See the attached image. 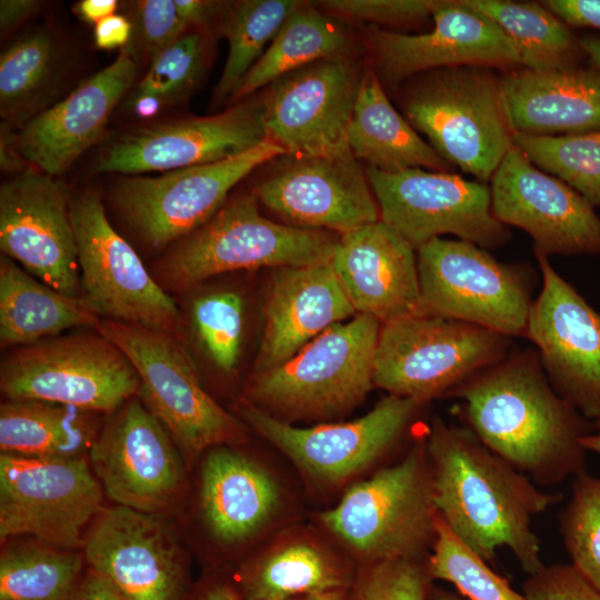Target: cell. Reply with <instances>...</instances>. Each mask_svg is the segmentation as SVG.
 <instances>
[{
	"label": "cell",
	"mask_w": 600,
	"mask_h": 600,
	"mask_svg": "<svg viewBox=\"0 0 600 600\" xmlns=\"http://www.w3.org/2000/svg\"><path fill=\"white\" fill-rule=\"evenodd\" d=\"M438 517L471 551L494 566L506 547L529 576L544 564L532 520L561 500L488 449L467 427L432 422L426 437Z\"/></svg>",
	"instance_id": "cell-1"
},
{
	"label": "cell",
	"mask_w": 600,
	"mask_h": 600,
	"mask_svg": "<svg viewBox=\"0 0 600 600\" xmlns=\"http://www.w3.org/2000/svg\"><path fill=\"white\" fill-rule=\"evenodd\" d=\"M449 396L462 401L467 428L534 483L554 484L586 471L581 439L590 430L533 351L508 354Z\"/></svg>",
	"instance_id": "cell-2"
},
{
	"label": "cell",
	"mask_w": 600,
	"mask_h": 600,
	"mask_svg": "<svg viewBox=\"0 0 600 600\" xmlns=\"http://www.w3.org/2000/svg\"><path fill=\"white\" fill-rule=\"evenodd\" d=\"M402 96L410 124L450 164L491 180L513 146L499 77L488 67L456 66L414 76Z\"/></svg>",
	"instance_id": "cell-3"
},
{
	"label": "cell",
	"mask_w": 600,
	"mask_h": 600,
	"mask_svg": "<svg viewBox=\"0 0 600 600\" xmlns=\"http://www.w3.org/2000/svg\"><path fill=\"white\" fill-rule=\"evenodd\" d=\"M338 240L331 231L271 221L261 216L256 194H243L178 240L160 261L159 278L183 290L236 270L327 262Z\"/></svg>",
	"instance_id": "cell-4"
},
{
	"label": "cell",
	"mask_w": 600,
	"mask_h": 600,
	"mask_svg": "<svg viewBox=\"0 0 600 600\" xmlns=\"http://www.w3.org/2000/svg\"><path fill=\"white\" fill-rule=\"evenodd\" d=\"M321 521L362 564L427 558L437 512L426 438L400 461L351 486L336 507L321 514Z\"/></svg>",
	"instance_id": "cell-5"
},
{
	"label": "cell",
	"mask_w": 600,
	"mask_h": 600,
	"mask_svg": "<svg viewBox=\"0 0 600 600\" xmlns=\"http://www.w3.org/2000/svg\"><path fill=\"white\" fill-rule=\"evenodd\" d=\"M380 328L366 314L333 324L283 363L253 374L247 400L288 418L330 417L354 407L374 384Z\"/></svg>",
	"instance_id": "cell-6"
},
{
	"label": "cell",
	"mask_w": 600,
	"mask_h": 600,
	"mask_svg": "<svg viewBox=\"0 0 600 600\" xmlns=\"http://www.w3.org/2000/svg\"><path fill=\"white\" fill-rule=\"evenodd\" d=\"M509 339L489 329L432 314L381 324L373 363L377 387L426 403L498 363Z\"/></svg>",
	"instance_id": "cell-7"
},
{
	"label": "cell",
	"mask_w": 600,
	"mask_h": 600,
	"mask_svg": "<svg viewBox=\"0 0 600 600\" xmlns=\"http://www.w3.org/2000/svg\"><path fill=\"white\" fill-rule=\"evenodd\" d=\"M140 380L108 338L73 333L10 349L0 364L7 400H37L93 413H112L138 397Z\"/></svg>",
	"instance_id": "cell-8"
},
{
	"label": "cell",
	"mask_w": 600,
	"mask_h": 600,
	"mask_svg": "<svg viewBox=\"0 0 600 600\" xmlns=\"http://www.w3.org/2000/svg\"><path fill=\"white\" fill-rule=\"evenodd\" d=\"M130 360L138 398L189 454L244 440L243 424L203 389L178 338L146 327L102 319L96 329Z\"/></svg>",
	"instance_id": "cell-9"
},
{
	"label": "cell",
	"mask_w": 600,
	"mask_h": 600,
	"mask_svg": "<svg viewBox=\"0 0 600 600\" xmlns=\"http://www.w3.org/2000/svg\"><path fill=\"white\" fill-rule=\"evenodd\" d=\"M424 314L472 323L506 337L526 333L532 273L496 260L484 248L436 238L417 250Z\"/></svg>",
	"instance_id": "cell-10"
},
{
	"label": "cell",
	"mask_w": 600,
	"mask_h": 600,
	"mask_svg": "<svg viewBox=\"0 0 600 600\" xmlns=\"http://www.w3.org/2000/svg\"><path fill=\"white\" fill-rule=\"evenodd\" d=\"M103 494L88 457L0 453V540L32 538L82 550Z\"/></svg>",
	"instance_id": "cell-11"
},
{
	"label": "cell",
	"mask_w": 600,
	"mask_h": 600,
	"mask_svg": "<svg viewBox=\"0 0 600 600\" xmlns=\"http://www.w3.org/2000/svg\"><path fill=\"white\" fill-rule=\"evenodd\" d=\"M82 296L101 319L171 333L181 313L138 253L110 224L99 196L83 191L70 199Z\"/></svg>",
	"instance_id": "cell-12"
},
{
	"label": "cell",
	"mask_w": 600,
	"mask_h": 600,
	"mask_svg": "<svg viewBox=\"0 0 600 600\" xmlns=\"http://www.w3.org/2000/svg\"><path fill=\"white\" fill-rule=\"evenodd\" d=\"M366 174L380 220L416 250L447 233L484 249L502 246L511 237L492 213L487 183L421 168L388 173L367 167Z\"/></svg>",
	"instance_id": "cell-13"
},
{
	"label": "cell",
	"mask_w": 600,
	"mask_h": 600,
	"mask_svg": "<svg viewBox=\"0 0 600 600\" xmlns=\"http://www.w3.org/2000/svg\"><path fill=\"white\" fill-rule=\"evenodd\" d=\"M284 154L281 146L267 139L226 160L157 177L121 178L113 201L146 243L162 248L206 223L222 207L229 191L252 170Z\"/></svg>",
	"instance_id": "cell-14"
},
{
	"label": "cell",
	"mask_w": 600,
	"mask_h": 600,
	"mask_svg": "<svg viewBox=\"0 0 600 600\" xmlns=\"http://www.w3.org/2000/svg\"><path fill=\"white\" fill-rule=\"evenodd\" d=\"M421 401L389 394L349 422L299 428L244 399L237 412L310 477L336 483L372 466L401 439Z\"/></svg>",
	"instance_id": "cell-15"
},
{
	"label": "cell",
	"mask_w": 600,
	"mask_h": 600,
	"mask_svg": "<svg viewBox=\"0 0 600 600\" xmlns=\"http://www.w3.org/2000/svg\"><path fill=\"white\" fill-rule=\"evenodd\" d=\"M159 514L116 504L87 531V567L127 600H186L192 589L186 553Z\"/></svg>",
	"instance_id": "cell-16"
},
{
	"label": "cell",
	"mask_w": 600,
	"mask_h": 600,
	"mask_svg": "<svg viewBox=\"0 0 600 600\" xmlns=\"http://www.w3.org/2000/svg\"><path fill=\"white\" fill-rule=\"evenodd\" d=\"M361 77L348 57L320 60L278 78L261 99L267 139L290 156H351L348 131Z\"/></svg>",
	"instance_id": "cell-17"
},
{
	"label": "cell",
	"mask_w": 600,
	"mask_h": 600,
	"mask_svg": "<svg viewBox=\"0 0 600 600\" xmlns=\"http://www.w3.org/2000/svg\"><path fill=\"white\" fill-rule=\"evenodd\" d=\"M542 288L533 300L526 336L539 350L541 366L556 391L583 418L600 428V313L534 252Z\"/></svg>",
	"instance_id": "cell-18"
},
{
	"label": "cell",
	"mask_w": 600,
	"mask_h": 600,
	"mask_svg": "<svg viewBox=\"0 0 600 600\" xmlns=\"http://www.w3.org/2000/svg\"><path fill=\"white\" fill-rule=\"evenodd\" d=\"M88 460L110 500L142 512L161 513L173 503L184 481L172 437L140 398L111 413Z\"/></svg>",
	"instance_id": "cell-19"
},
{
	"label": "cell",
	"mask_w": 600,
	"mask_h": 600,
	"mask_svg": "<svg viewBox=\"0 0 600 600\" xmlns=\"http://www.w3.org/2000/svg\"><path fill=\"white\" fill-rule=\"evenodd\" d=\"M431 17L433 28L426 33L406 34L374 26L364 30L372 67L388 87L448 67L521 66L519 52L504 32L461 0H433Z\"/></svg>",
	"instance_id": "cell-20"
},
{
	"label": "cell",
	"mask_w": 600,
	"mask_h": 600,
	"mask_svg": "<svg viewBox=\"0 0 600 600\" xmlns=\"http://www.w3.org/2000/svg\"><path fill=\"white\" fill-rule=\"evenodd\" d=\"M64 186L27 169L0 188V249L31 276L82 296L78 249Z\"/></svg>",
	"instance_id": "cell-21"
},
{
	"label": "cell",
	"mask_w": 600,
	"mask_h": 600,
	"mask_svg": "<svg viewBox=\"0 0 600 600\" xmlns=\"http://www.w3.org/2000/svg\"><path fill=\"white\" fill-rule=\"evenodd\" d=\"M491 210L504 226L524 230L533 251L600 254V217L581 194L536 167L512 146L491 178Z\"/></svg>",
	"instance_id": "cell-22"
},
{
	"label": "cell",
	"mask_w": 600,
	"mask_h": 600,
	"mask_svg": "<svg viewBox=\"0 0 600 600\" xmlns=\"http://www.w3.org/2000/svg\"><path fill=\"white\" fill-rule=\"evenodd\" d=\"M267 140L261 100L238 102L192 117L128 132L100 156L98 170L129 176L226 160Z\"/></svg>",
	"instance_id": "cell-23"
},
{
	"label": "cell",
	"mask_w": 600,
	"mask_h": 600,
	"mask_svg": "<svg viewBox=\"0 0 600 600\" xmlns=\"http://www.w3.org/2000/svg\"><path fill=\"white\" fill-rule=\"evenodd\" d=\"M283 157L254 194L291 226L341 236L380 220L367 174L353 154Z\"/></svg>",
	"instance_id": "cell-24"
},
{
	"label": "cell",
	"mask_w": 600,
	"mask_h": 600,
	"mask_svg": "<svg viewBox=\"0 0 600 600\" xmlns=\"http://www.w3.org/2000/svg\"><path fill=\"white\" fill-rule=\"evenodd\" d=\"M136 73L134 54L122 48L113 62L24 122L13 138L20 156L49 176L67 170L99 139Z\"/></svg>",
	"instance_id": "cell-25"
},
{
	"label": "cell",
	"mask_w": 600,
	"mask_h": 600,
	"mask_svg": "<svg viewBox=\"0 0 600 600\" xmlns=\"http://www.w3.org/2000/svg\"><path fill=\"white\" fill-rule=\"evenodd\" d=\"M329 262L357 314L422 313L417 250L382 220L341 234Z\"/></svg>",
	"instance_id": "cell-26"
},
{
	"label": "cell",
	"mask_w": 600,
	"mask_h": 600,
	"mask_svg": "<svg viewBox=\"0 0 600 600\" xmlns=\"http://www.w3.org/2000/svg\"><path fill=\"white\" fill-rule=\"evenodd\" d=\"M356 314L329 261L278 269L264 306L253 374L278 367L323 331Z\"/></svg>",
	"instance_id": "cell-27"
},
{
	"label": "cell",
	"mask_w": 600,
	"mask_h": 600,
	"mask_svg": "<svg viewBox=\"0 0 600 600\" xmlns=\"http://www.w3.org/2000/svg\"><path fill=\"white\" fill-rule=\"evenodd\" d=\"M503 110L513 132L560 136L600 131V70L518 69L499 77Z\"/></svg>",
	"instance_id": "cell-28"
},
{
	"label": "cell",
	"mask_w": 600,
	"mask_h": 600,
	"mask_svg": "<svg viewBox=\"0 0 600 600\" xmlns=\"http://www.w3.org/2000/svg\"><path fill=\"white\" fill-rule=\"evenodd\" d=\"M199 497L211 534L236 544L272 520L281 496L276 480L259 463L230 446H217L203 460Z\"/></svg>",
	"instance_id": "cell-29"
},
{
	"label": "cell",
	"mask_w": 600,
	"mask_h": 600,
	"mask_svg": "<svg viewBox=\"0 0 600 600\" xmlns=\"http://www.w3.org/2000/svg\"><path fill=\"white\" fill-rule=\"evenodd\" d=\"M353 157L368 167L394 173L427 168L448 172L453 166L426 142L389 101L373 67H366L348 131Z\"/></svg>",
	"instance_id": "cell-30"
},
{
	"label": "cell",
	"mask_w": 600,
	"mask_h": 600,
	"mask_svg": "<svg viewBox=\"0 0 600 600\" xmlns=\"http://www.w3.org/2000/svg\"><path fill=\"white\" fill-rule=\"evenodd\" d=\"M101 317L83 297L40 281L10 258L0 257V344L29 346L72 328L97 329Z\"/></svg>",
	"instance_id": "cell-31"
},
{
	"label": "cell",
	"mask_w": 600,
	"mask_h": 600,
	"mask_svg": "<svg viewBox=\"0 0 600 600\" xmlns=\"http://www.w3.org/2000/svg\"><path fill=\"white\" fill-rule=\"evenodd\" d=\"M357 570L303 537L278 542L241 569L236 583L242 600H291L352 587Z\"/></svg>",
	"instance_id": "cell-32"
},
{
	"label": "cell",
	"mask_w": 600,
	"mask_h": 600,
	"mask_svg": "<svg viewBox=\"0 0 600 600\" xmlns=\"http://www.w3.org/2000/svg\"><path fill=\"white\" fill-rule=\"evenodd\" d=\"M97 414L46 401L6 400L0 406V451L32 458L88 457L99 432Z\"/></svg>",
	"instance_id": "cell-33"
},
{
	"label": "cell",
	"mask_w": 600,
	"mask_h": 600,
	"mask_svg": "<svg viewBox=\"0 0 600 600\" xmlns=\"http://www.w3.org/2000/svg\"><path fill=\"white\" fill-rule=\"evenodd\" d=\"M352 42L341 23L314 6L300 2L230 100H244L260 88L307 64L352 57Z\"/></svg>",
	"instance_id": "cell-34"
},
{
	"label": "cell",
	"mask_w": 600,
	"mask_h": 600,
	"mask_svg": "<svg viewBox=\"0 0 600 600\" xmlns=\"http://www.w3.org/2000/svg\"><path fill=\"white\" fill-rule=\"evenodd\" d=\"M492 20L516 46L521 68L554 71L577 67L584 54L566 23L542 3L509 0H461Z\"/></svg>",
	"instance_id": "cell-35"
},
{
	"label": "cell",
	"mask_w": 600,
	"mask_h": 600,
	"mask_svg": "<svg viewBox=\"0 0 600 600\" xmlns=\"http://www.w3.org/2000/svg\"><path fill=\"white\" fill-rule=\"evenodd\" d=\"M82 551L16 538L0 554V600H68L86 568Z\"/></svg>",
	"instance_id": "cell-36"
},
{
	"label": "cell",
	"mask_w": 600,
	"mask_h": 600,
	"mask_svg": "<svg viewBox=\"0 0 600 600\" xmlns=\"http://www.w3.org/2000/svg\"><path fill=\"white\" fill-rule=\"evenodd\" d=\"M299 3L293 0H244L231 6L222 23L229 52L214 90L217 100L231 99Z\"/></svg>",
	"instance_id": "cell-37"
},
{
	"label": "cell",
	"mask_w": 600,
	"mask_h": 600,
	"mask_svg": "<svg viewBox=\"0 0 600 600\" xmlns=\"http://www.w3.org/2000/svg\"><path fill=\"white\" fill-rule=\"evenodd\" d=\"M56 76V51L44 31L23 36L0 57L1 114L24 121L51 89Z\"/></svg>",
	"instance_id": "cell-38"
},
{
	"label": "cell",
	"mask_w": 600,
	"mask_h": 600,
	"mask_svg": "<svg viewBox=\"0 0 600 600\" xmlns=\"http://www.w3.org/2000/svg\"><path fill=\"white\" fill-rule=\"evenodd\" d=\"M512 143L536 167L600 207V131L560 136L513 132Z\"/></svg>",
	"instance_id": "cell-39"
},
{
	"label": "cell",
	"mask_w": 600,
	"mask_h": 600,
	"mask_svg": "<svg viewBox=\"0 0 600 600\" xmlns=\"http://www.w3.org/2000/svg\"><path fill=\"white\" fill-rule=\"evenodd\" d=\"M204 60L202 34L186 32L151 60L148 72L127 99L126 108L143 118L156 114L191 91L202 76Z\"/></svg>",
	"instance_id": "cell-40"
},
{
	"label": "cell",
	"mask_w": 600,
	"mask_h": 600,
	"mask_svg": "<svg viewBox=\"0 0 600 600\" xmlns=\"http://www.w3.org/2000/svg\"><path fill=\"white\" fill-rule=\"evenodd\" d=\"M433 580H442L468 600H526L482 558L466 547L437 514L428 557Z\"/></svg>",
	"instance_id": "cell-41"
},
{
	"label": "cell",
	"mask_w": 600,
	"mask_h": 600,
	"mask_svg": "<svg viewBox=\"0 0 600 600\" xmlns=\"http://www.w3.org/2000/svg\"><path fill=\"white\" fill-rule=\"evenodd\" d=\"M196 336L211 362L223 373L238 366L244 329V304L239 293L217 290L198 296L191 304Z\"/></svg>",
	"instance_id": "cell-42"
},
{
	"label": "cell",
	"mask_w": 600,
	"mask_h": 600,
	"mask_svg": "<svg viewBox=\"0 0 600 600\" xmlns=\"http://www.w3.org/2000/svg\"><path fill=\"white\" fill-rule=\"evenodd\" d=\"M560 531L571 564L600 592V478L574 477Z\"/></svg>",
	"instance_id": "cell-43"
},
{
	"label": "cell",
	"mask_w": 600,
	"mask_h": 600,
	"mask_svg": "<svg viewBox=\"0 0 600 600\" xmlns=\"http://www.w3.org/2000/svg\"><path fill=\"white\" fill-rule=\"evenodd\" d=\"M428 557L362 564L351 587L352 600H428L434 581Z\"/></svg>",
	"instance_id": "cell-44"
},
{
	"label": "cell",
	"mask_w": 600,
	"mask_h": 600,
	"mask_svg": "<svg viewBox=\"0 0 600 600\" xmlns=\"http://www.w3.org/2000/svg\"><path fill=\"white\" fill-rule=\"evenodd\" d=\"M433 0H327L319 7L337 17L363 21L370 26H399L431 16Z\"/></svg>",
	"instance_id": "cell-45"
},
{
	"label": "cell",
	"mask_w": 600,
	"mask_h": 600,
	"mask_svg": "<svg viewBox=\"0 0 600 600\" xmlns=\"http://www.w3.org/2000/svg\"><path fill=\"white\" fill-rule=\"evenodd\" d=\"M134 19L133 33L141 51L151 60L189 29L178 13L174 0L138 1Z\"/></svg>",
	"instance_id": "cell-46"
},
{
	"label": "cell",
	"mask_w": 600,
	"mask_h": 600,
	"mask_svg": "<svg viewBox=\"0 0 600 600\" xmlns=\"http://www.w3.org/2000/svg\"><path fill=\"white\" fill-rule=\"evenodd\" d=\"M526 600H600V592L571 564L543 566L523 583Z\"/></svg>",
	"instance_id": "cell-47"
},
{
	"label": "cell",
	"mask_w": 600,
	"mask_h": 600,
	"mask_svg": "<svg viewBox=\"0 0 600 600\" xmlns=\"http://www.w3.org/2000/svg\"><path fill=\"white\" fill-rule=\"evenodd\" d=\"M541 3L566 24L600 30V0H547Z\"/></svg>",
	"instance_id": "cell-48"
},
{
	"label": "cell",
	"mask_w": 600,
	"mask_h": 600,
	"mask_svg": "<svg viewBox=\"0 0 600 600\" xmlns=\"http://www.w3.org/2000/svg\"><path fill=\"white\" fill-rule=\"evenodd\" d=\"M132 33V23L121 14H111L94 26L96 44L106 50L126 48Z\"/></svg>",
	"instance_id": "cell-49"
},
{
	"label": "cell",
	"mask_w": 600,
	"mask_h": 600,
	"mask_svg": "<svg viewBox=\"0 0 600 600\" xmlns=\"http://www.w3.org/2000/svg\"><path fill=\"white\" fill-rule=\"evenodd\" d=\"M68 600H127L88 567Z\"/></svg>",
	"instance_id": "cell-50"
},
{
	"label": "cell",
	"mask_w": 600,
	"mask_h": 600,
	"mask_svg": "<svg viewBox=\"0 0 600 600\" xmlns=\"http://www.w3.org/2000/svg\"><path fill=\"white\" fill-rule=\"evenodd\" d=\"M186 600H242L236 583L210 578L191 589Z\"/></svg>",
	"instance_id": "cell-51"
},
{
	"label": "cell",
	"mask_w": 600,
	"mask_h": 600,
	"mask_svg": "<svg viewBox=\"0 0 600 600\" xmlns=\"http://www.w3.org/2000/svg\"><path fill=\"white\" fill-rule=\"evenodd\" d=\"M40 7L36 0H1L0 1V29L2 33H8Z\"/></svg>",
	"instance_id": "cell-52"
},
{
	"label": "cell",
	"mask_w": 600,
	"mask_h": 600,
	"mask_svg": "<svg viewBox=\"0 0 600 600\" xmlns=\"http://www.w3.org/2000/svg\"><path fill=\"white\" fill-rule=\"evenodd\" d=\"M174 4L179 16L190 28L208 22L219 3L203 0H174Z\"/></svg>",
	"instance_id": "cell-53"
},
{
	"label": "cell",
	"mask_w": 600,
	"mask_h": 600,
	"mask_svg": "<svg viewBox=\"0 0 600 600\" xmlns=\"http://www.w3.org/2000/svg\"><path fill=\"white\" fill-rule=\"evenodd\" d=\"M118 2L116 0H82L77 3V13L86 21L97 24L104 18L114 14Z\"/></svg>",
	"instance_id": "cell-54"
},
{
	"label": "cell",
	"mask_w": 600,
	"mask_h": 600,
	"mask_svg": "<svg viewBox=\"0 0 600 600\" xmlns=\"http://www.w3.org/2000/svg\"><path fill=\"white\" fill-rule=\"evenodd\" d=\"M11 141H9V136L7 130L2 129L1 134V149H0V159L2 170L9 172H23L24 169V159L20 156L18 151L13 152L14 147H10Z\"/></svg>",
	"instance_id": "cell-55"
},
{
	"label": "cell",
	"mask_w": 600,
	"mask_h": 600,
	"mask_svg": "<svg viewBox=\"0 0 600 600\" xmlns=\"http://www.w3.org/2000/svg\"><path fill=\"white\" fill-rule=\"evenodd\" d=\"M579 41L584 56L590 59L593 68L600 70V37L586 36Z\"/></svg>",
	"instance_id": "cell-56"
},
{
	"label": "cell",
	"mask_w": 600,
	"mask_h": 600,
	"mask_svg": "<svg viewBox=\"0 0 600 600\" xmlns=\"http://www.w3.org/2000/svg\"><path fill=\"white\" fill-rule=\"evenodd\" d=\"M291 600H352L351 588L309 593Z\"/></svg>",
	"instance_id": "cell-57"
},
{
	"label": "cell",
	"mask_w": 600,
	"mask_h": 600,
	"mask_svg": "<svg viewBox=\"0 0 600 600\" xmlns=\"http://www.w3.org/2000/svg\"><path fill=\"white\" fill-rule=\"evenodd\" d=\"M428 600H468L458 591H450L447 589L438 588L432 586Z\"/></svg>",
	"instance_id": "cell-58"
},
{
	"label": "cell",
	"mask_w": 600,
	"mask_h": 600,
	"mask_svg": "<svg viewBox=\"0 0 600 600\" xmlns=\"http://www.w3.org/2000/svg\"><path fill=\"white\" fill-rule=\"evenodd\" d=\"M581 444L586 451H592L600 454V428H597L593 432L586 434L581 439Z\"/></svg>",
	"instance_id": "cell-59"
}]
</instances>
